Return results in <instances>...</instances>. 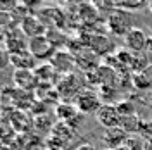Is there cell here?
<instances>
[{
  "label": "cell",
  "mask_w": 152,
  "mask_h": 150,
  "mask_svg": "<svg viewBox=\"0 0 152 150\" xmlns=\"http://www.w3.org/2000/svg\"><path fill=\"white\" fill-rule=\"evenodd\" d=\"M105 24H107V29L116 35V36H126L128 31H132L135 26H133V14L130 12H124V10L114 9L107 19H105Z\"/></svg>",
  "instance_id": "cell-1"
},
{
  "label": "cell",
  "mask_w": 152,
  "mask_h": 150,
  "mask_svg": "<svg viewBox=\"0 0 152 150\" xmlns=\"http://www.w3.org/2000/svg\"><path fill=\"white\" fill-rule=\"evenodd\" d=\"M75 105L81 114H90V112H97L102 107V102H100V97L95 92H92V90H81L75 97Z\"/></svg>",
  "instance_id": "cell-2"
},
{
  "label": "cell",
  "mask_w": 152,
  "mask_h": 150,
  "mask_svg": "<svg viewBox=\"0 0 152 150\" xmlns=\"http://www.w3.org/2000/svg\"><path fill=\"white\" fill-rule=\"evenodd\" d=\"M28 52L37 60H40V59H52V55L56 54V47L50 43V40L45 35H42V36L28 40Z\"/></svg>",
  "instance_id": "cell-3"
},
{
  "label": "cell",
  "mask_w": 152,
  "mask_h": 150,
  "mask_svg": "<svg viewBox=\"0 0 152 150\" xmlns=\"http://www.w3.org/2000/svg\"><path fill=\"white\" fill-rule=\"evenodd\" d=\"M97 116V121L104 126L105 130H113V128H119V124L123 121L121 114L118 111L116 105H111V103H102V107L95 112Z\"/></svg>",
  "instance_id": "cell-4"
},
{
  "label": "cell",
  "mask_w": 152,
  "mask_h": 150,
  "mask_svg": "<svg viewBox=\"0 0 152 150\" xmlns=\"http://www.w3.org/2000/svg\"><path fill=\"white\" fill-rule=\"evenodd\" d=\"M147 40H149L147 33L142 28H137L135 26L124 36V47H126L128 52H132V54H142L143 50L147 48Z\"/></svg>",
  "instance_id": "cell-5"
},
{
  "label": "cell",
  "mask_w": 152,
  "mask_h": 150,
  "mask_svg": "<svg viewBox=\"0 0 152 150\" xmlns=\"http://www.w3.org/2000/svg\"><path fill=\"white\" fill-rule=\"evenodd\" d=\"M50 66L56 69V73H62V74H69L76 66V59L71 52H64V50H56V54L50 59Z\"/></svg>",
  "instance_id": "cell-6"
},
{
  "label": "cell",
  "mask_w": 152,
  "mask_h": 150,
  "mask_svg": "<svg viewBox=\"0 0 152 150\" xmlns=\"http://www.w3.org/2000/svg\"><path fill=\"white\" fill-rule=\"evenodd\" d=\"M21 31L24 33V36H28L29 40L31 38H37V36H42V35H45L47 33V28L43 26V23L38 19V16H24V17L21 19Z\"/></svg>",
  "instance_id": "cell-7"
},
{
  "label": "cell",
  "mask_w": 152,
  "mask_h": 150,
  "mask_svg": "<svg viewBox=\"0 0 152 150\" xmlns=\"http://www.w3.org/2000/svg\"><path fill=\"white\" fill-rule=\"evenodd\" d=\"M57 114H59V119L64 121L71 128H76L81 121V117H83V114L76 109V105H61Z\"/></svg>",
  "instance_id": "cell-8"
},
{
  "label": "cell",
  "mask_w": 152,
  "mask_h": 150,
  "mask_svg": "<svg viewBox=\"0 0 152 150\" xmlns=\"http://www.w3.org/2000/svg\"><path fill=\"white\" fill-rule=\"evenodd\" d=\"M48 17L54 19V28L52 29H61V26L64 24V21H66V14H64V10H61L59 7H43V9L40 10V16L38 19L43 23V26H45V23L48 21Z\"/></svg>",
  "instance_id": "cell-9"
},
{
  "label": "cell",
  "mask_w": 152,
  "mask_h": 150,
  "mask_svg": "<svg viewBox=\"0 0 152 150\" xmlns=\"http://www.w3.org/2000/svg\"><path fill=\"white\" fill-rule=\"evenodd\" d=\"M10 64L16 67V71H33V67L37 66V59L26 52H19V54H10Z\"/></svg>",
  "instance_id": "cell-10"
},
{
  "label": "cell",
  "mask_w": 152,
  "mask_h": 150,
  "mask_svg": "<svg viewBox=\"0 0 152 150\" xmlns=\"http://www.w3.org/2000/svg\"><path fill=\"white\" fill-rule=\"evenodd\" d=\"M12 79H14V83L18 84L19 88H23V90H28V88H33L35 83H37V76H35V71H16L14 76H12Z\"/></svg>",
  "instance_id": "cell-11"
},
{
  "label": "cell",
  "mask_w": 152,
  "mask_h": 150,
  "mask_svg": "<svg viewBox=\"0 0 152 150\" xmlns=\"http://www.w3.org/2000/svg\"><path fill=\"white\" fill-rule=\"evenodd\" d=\"M149 7V2L145 0H123V2H114V9H119V10H124V12H130V14H135L138 10Z\"/></svg>",
  "instance_id": "cell-12"
},
{
  "label": "cell",
  "mask_w": 152,
  "mask_h": 150,
  "mask_svg": "<svg viewBox=\"0 0 152 150\" xmlns=\"http://www.w3.org/2000/svg\"><path fill=\"white\" fill-rule=\"evenodd\" d=\"M126 138V133H124V130H121V128H113V130H107L104 135V140L107 145H111L113 149H116V147H119L121 143H123V140Z\"/></svg>",
  "instance_id": "cell-13"
},
{
  "label": "cell",
  "mask_w": 152,
  "mask_h": 150,
  "mask_svg": "<svg viewBox=\"0 0 152 150\" xmlns=\"http://www.w3.org/2000/svg\"><path fill=\"white\" fill-rule=\"evenodd\" d=\"M7 64H10V54L7 52V48L0 47V69L5 67Z\"/></svg>",
  "instance_id": "cell-14"
},
{
  "label": "cell",
  "mask_w": 152,
  "mask_h": 150,
  "mask_svg": "<svg viewBox=\"0 0 152 150\" xmlns=\"http://www.w3.org/2000/svg\"><path fill=\"white\" fill-rule=\"evenodd\" d=\"M149 54H152V36H149V40H147V48H145Z\"/></svg>",
  "instance_id": "cell-15"
},
{
  "label": "cell",
  "mask_w": 152,
  "mask_h": 150,
  "mask_svg": "<svg viewBox=\"0 0 152 150\" xmlns=\"http://www.w3.org/2000/svg\"><path fill=\"white\" fill-rule=\"evenodd\" d=\"M149 9H151V12H152V2H149Z\"/></svg>",
  "instance_id": "cell-16"
}]
</instances>
